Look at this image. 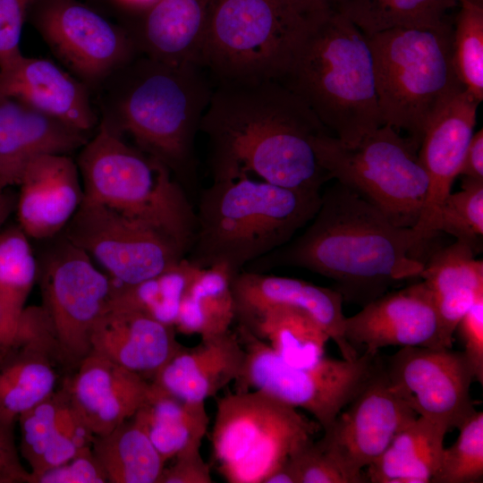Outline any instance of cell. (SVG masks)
<instances>
[{"instance_id":"ba28073f","label":"cell","mask_w":483,"mask_h":483,"mask_svg":"<svg viewBox=\"0 0 483 483\" xmlns=\"http://www.w3.org/2000/svg\"><path fill=\"white\" fill-rule=\"evenodd\" d=\"M318 20L293 0H211L199 64L216 83L278 80Z\"/></svg>"},{"instance_id":"e575fe53","label":"cell","mask_w":483,"mask_h":483,"mask_svg":"<svg viewBox=\"0 0 483 483\" xmlns=\"http://www.w3.org/2000/svg\"><path fill=\"white\" fill-rule=\"evenodd\" d=\"M459 0H345L337 12L365 35L391 29H432L449 21L448 10Z\"/></svg>"},{"instance_id":"8fae6325","label":"cell","mask_w":483,"mask_h":483,"mask_svg":"<svg viewBox=\"0 0 483 483\" xmlns=\"http://www.w3.org/2000/svg\"><path fill=\"white\" fill-rule=\"evenodd\" d=\"M236 334L245 352L235 380L236 391L258 390L309 412L323 431L364 387L380 366L378 353L364 351L355 360L323 357L309 368L284 361L265 342L238 324Z\"/></svg>"},{"instance_id":"7bdbcfd3","label":"cell","mask_w":483,"mask_h":483,"mask_svg":"<svg viewBox=\"0 0 483 483\" xmlns=\"http://www.w3.org/2000/svg\"><path fill=\"white\" fill-rule=\"evenodd\" d=\"M106 474L99 461L88 448L65 463L32 476L30 483H106Z\"/></svg>"},{"instance_id":"2e32d148","label":"cell","mask_w":483,"mask_h":483,"mask_svg":"<svg viewBox=\"0 0 483 483\" xmlns=\"http://www.w3.org/2000/svg\"><path fill=\"white\" fill-rule=\"evenodd\" d=\"M384 368L414 412L442 424L448 432L459 428L477 411L470 394L475 377L462 351L401 347L384 362Z\"/></svg>"},{"instance_id":"f907efd6","label":"cell","mask_w":483,"mask_h":483,"mask_svg":"<svg viewBox=\"0 0 483 483\" xmlns=\"http://www.w3.org/2000/svg\"><path fill=\"white\" fill-rule=\"evenodd\" d=\"M17 193L5 188L0 192V231L10 216L15 212Z\"/></svg>"},{"instance_id":"7a4b0ae2","label":"cell","mask_w":483,"mask_h":483,"mask_svg":"<svg viewBox=\"0 0 483 483\" xmlns=\"http://www.w3.org/2000/svg\"><path fill=\"white\" fill-rule=\"evenodd\" d=\"M412 228L391 223L377 208L335 182L303 232L244 270L308 269L334 281L343 301L364 306L402 281L419 276L424 262Z\"/></svg>"},{"instance_id":"74e56055","label":"cell","mask_w":483,"mask_h":483,"mask_svg":"<svg viewBox=\"0 0 483 483\" xmlns=\"http://www.w3.org/2000/svg\"><path fill=\"white\" fill-rule=\"evenodd\" d=\"M29 239L19 225L0 231V297L19 312L38 280V264Z\"/></svg>"},{"instance_id":"d590c367","label":"cell","mask_w":483,"mask_h":483,"mask_svg":"<svg viewBox=\"0 0 483 483\" xmlns=\"http://www.w3.org/2000/svg\"><path fill=\"white\" fill-rule=\"evenodd\" d=\"M200 267L186 257L158 275L131 286L115 285L111 302L174 326L181 301Z\"/></svg>"},{"instance_id":"30bf717a","label":"cell","mask_w":483,"mask_h":483,"mask_svg":"<svg viewBox=\"0 0 483 483\" xmlns=\"http://www.w3.org/2000/svg\"><path fill=\"white\" fill-rule=\"evenodd\" d=\"M319 429L316 420L261 391L229 393L216 399L210 436L216 469L229 483H263Z\"/></svg>"},{"instance_id":"4316f807","label":"cell","mask_w":483,"mask_h":483,"mask_svg":"<svg viewBox=\"0 0 483 483\" xmlns=\"http://www.w3.org/2000/svg\"><path fill=\"white\" fill-rule=\"evenodd\" d=\"M17 422L21 433L19 450L30 468L31 477L91 448L95 438L62 387L22 413Z\"/></svg>"},{"instance_id":"8d00e7d4","label":"cell","mask_w":483,"mask_h":483,"mask_svg":"<svg viewBox=\"0 0 483 483\" xmlns=\"http://www.w3.org/2000/svg\"><path fill=\"white\" fill-rule=\"evenodd\" d=\"M453 26V61L456 74L479 103L483 99V0H459Z\"/></svg>"},{"instance_id":"52a82bcc","label":"cell","mask_w":483,"mask_h":483,"mask_svg":"<svg viewBox=\"0 0 483 483\" xmlns=\"http://www.w3.org/2000/svg\"><path fill=\"white\" fill-rule=\"evenodd\" d=\"M384 124L420 144L441 108L464 89L453 61V25L366 35Z\"/></svg>"},{"instance_id":"ffe728a7","label":"cell","mask_w":483,"mask_h":483,"mask_svg":"<svg viewBox=\"0 0 483 483\" xmlns=\"http://www.w3.org/2000/svg\"><path fill=\"white\" fill-rule=\"evenodd\" d=\"M61 387L96 436L131 419L148 398L151 381L90 352L63 378Z\"/></svg>"},{"instance_id":"f1b7e54d","label":"cell","mask_w":483,"mask_h":483,"mask_svg":"<svg viewBox=\"0 0 483 483\" xmlns=\"http://www.w3.org/2000/svg\"><path fill=\"white\" fill-rule=\"evenodd\" d=\"M59 366L51 345L37 341L0 352V420L15 425L20 416L50 396Z\"/></svg>"},{"instance_id":"f6af8a7d","label":"cell","mask_w":483,"mask_h":483,"mask_svg":"<svg viewBox=\"0 0 483 483\" xmlns=\"http://www.w3.org/2000/svg\"><path fill=\"white\" fill-rule=\"evenodd\" d=\"M455 332L471 367L475 380L483 385V298L478 300L460 320Z\"/></svg>"},{"instance_id":"c3c4849f","label":"cell","mask_w":483,"mask_h":483,"mask_svg":"<svg viewBox=\"0 0 483 483\" xmlns=\"http://www.w3.org/2000/svg\"><path fill=\"white\" fill-rule=\"evenodd\" d=\"M459 175L483 180V130L473 134L466 149Z\"/></svg>"},{"instance_id":"277c9868","label":"cell","mask_w":483,"mask_h":483,"mask_svg":"<svg viewBox=\"0 0 483 483\" xmlns=\"http://www.w3.org/2000/svg\"><path fill=\"white\" fill-rule=\"evenodd\" d=\"M321 192L290 189L252 176L213 180L199 196L186 258L235 275L290 242L318 211Z\"/></svg>"},{"instance_id":"9a60e30c","label":"cell","mask_w":483,"mask_h":483,"mask_svg":"<svg viewBox=\"0 0 483 483\" xmlns=\"http://www.w3.org/2000/svg\"><path fill=\"white\" fill-rule=\"evenodd\" d=\"M417 417L390 382L382 360L318 442L352 483L367 482L363 469Z\"/></svg>"},{"instance_id":"f35d334b","label":"cell","mask_w":483,"mask_h":483,"mask_svg":"<svg viewBox=\"0 0 483 483\" xmlns=\"http://www.w3.org/2000/svg\"><path fill=\"white\" fill-rule=\"evenodd\" d=\"M437 231L479 251L483 236V180L463 177L462 189L450 192L441 206Z\"/></svg>"},{"instance_id":"8992f818","label":"cell","mask_w":483,"mask_h":483,"mask_svg":"<svg viewBox=\"0 0 483 483\" xmlns=\"http://www.w3.org/2000/svg\"><path fill=\"white\" fill-rule=\"evenodd\" d=\"M76 163L83 200L148 225L187 255L196 231L195 208L167 166L128 144L102 122L80 148Z\"/></svg>"},{"instance_id":"3957f363","label":"cell","mask_w":483,"mask_h":483,"mask_svg":"<svg viewBox=\"0 0 483 483\" xmlns=\"http://www.w3.org/2000/svg\"><path fill=\"white\" fill-rule=\"evenodd\" d=\"M206 72L138 54L91 91L99 122L130 136L183 188L196 178L195 137L214 89Z\"/></svg>"},{"instance_id":"5b68a950","label":"cell","mask_w":483,"mask_h":483,"mask_svg":"<svg viewBox=\"0 0 483 483\" xmlns=\"http://www.w3.org/2000/svg\"><path fill=\"white\" fill-rule=\"evenodd\" d=\"M278 81L344 143L384 125L366 35L339 12L310 26Z\"/></svg>"},{"instance_id":"9c48e42d","label":"cell","mask_w":483,"mask_h":483,"mask_svg":"<svg viewBox=\"0 0 483 483\" xmlns=\"http://www.w3.org/2000/svg\"><path fill=\"white\" fill-rule=\"evenodd\" d=\"M312 145L331 179L373 205L394 225L412 228L417 224L428 178L416 140L384 124L354 144L324 132Z\"/></svg>"},{"instance_id":"816d5d0a","label":"cell","mask_w":483,"mask_h":483,"mask_svg":"<svg viewBox=\"0 0 483 483\" xmlns=\"http://www.w3.org/2000/svg\"><path fill=\"white\" fill-rule=\"evenodd\" d=\"M109 1L124 8L137 9V8H141L149 4L154 0H109Z\"/></svg>"},{"instance_id":"5bb4252c","label":"cell","mask_w":483,"mask_h":483,"mask_svg":"<svg viewBox=\"0 0 483 483\" xmlns=\"http://www.w3.org/2000/svg\"><path fill=\"white\" fill-rule=\"evenodd\" d=\"M27 20L90 91L138 55L121 25L78 0H35Z\"/></svg>"},{"instance_id":"836d02e7","label":"cell","mask_w":483,"mask_h":483,"mask_svg":"<svg viewBox=\"0 0 483 483\" xmlns=\"http://www.w3.org/2000/svg\"><path fill=\"white\" fill-rule=\"evenodd\" d=\"M92 450L111 483H158L166 463L132 417L96 436Z\"/></svg>"},{"instance_id":"d6a6232c","label":"cell","mask_w":483,"mask_h":483,"mask_svg":"<svg viewBox=\"0 0 483 483\" xmlns=\"http://www.w3.org/2000/svg\"><path fill=\"white\" fill-rule=\"evenodd\" d=\"M234 275L222 265L200 268L181 301L176 331L209 337L230 330L235 320L232 290Z\"/></svg>"},{"instance_id":"bcb514c9","label":"cell","mask_w":483,"mask_h":483,"mask_svg":"<svg viewBox=\"0 0 483 483\" xmlns=\"http://www.w3.org/2000/svg\"><path fill=\"white\" fill-rule=\"evenodd\" d=\"M170 467H165L158 483H212L210 466L203 459L200 447L175 456Z\"/></svg>"},{"instance_id":"d4e9b609","label":"cell","mask_w":483,"mask_h":483,"mask_svg":"<svg viewBox=\"0 0 483 483\" xmlns=\"http://www.w3.org/2000/svg\"><path fill=\"white\" fill-rule=\"evenodd\" d=\"M89 133L0 94V179L17 185L27 164L45 154L70 155Z\"/></svg>"},{"instance_id":"7402d4cb","label":"cell","mask_w":483,"mask_h":483,"mask_svg":"<svg viewBox=\"0 0 483 483\" xmlns=\"http://www.w3.org/2000/svg\"><path fill=\"white\" fill-rule=\"evenodd\" d=\"M235 319L241 321L273 306H290L309 313L338 347L343 359L359 354L346 340L343 299L335 289L288 276L242 270L232 282Z\"/></svg>"},{"instance_id":"cb8c5ba5","label":"cell","mask_w":483,"mask_h":483,"mask_svg":"<svg viewBox=\"0 0 483 483\" xmlns=\"http://www.w3.org/2000/svg\"><path fill=\"white\" fill-rule=\"evenodd\" d=\"M90 342L91 352L148 381L182 347L174 326L112 302L95 325Z\"/></svg>"},{"instance_id":"603a6c76","label":"cell","mask_w":483,"mask_h":483,"mask_svg":"<svg viewBox=\"0 0 483 483\" xmlns=\"http://www.w3.org/2000/svg\"><path fill=\"white\" fill-rule=\"evenodd\" d=\"M0 94L88 133L99 123L89 88L48 59L21 54L0 66Z\"/></svg>"},{"instance_id":"b9f144b4","label":"cell","mask_w":483,"mask_h":483,"mask_svg":"<svg viewBox=\"0 0 483 483\" xmlns=\"http://www.w3.org/2000/svg\"><path fill=\"white\" fill-rule=\"evenodd\" d=\"M289 460L297 483H352L316 439L298 449Z\"/></svg>"},{"instance_id":"7c38bea8","label":"cell","mask_w":483,"mask_h":483,"mask_svg":"<svg viewBox=\"0 0 483 483\" xmlns=\"http://www.w3.org/2000/svg\"><path fill=\"white\" fill-rule=\"evenodd\" d=\"M38 279L55 360L72 373L91 352L94 326L116 284L64 235L38 263Z\"/></svg>"},{"instance_id":"484cf974","label":"cell","mask_w":483,"mask_h":483,"mask_svg":"<svg viewBox=\"0 0 483 483\" xmlns=\"http://www.w3.org/2000/svg\"><path fill=\"white\" fill-rule=\"evenodd\" d=\"M245 352L236 332L200 337L182 347L151 381L165 392L189 402H206L239 377Z\"/></svg>"},{"instance_id":"f546056e","label":"cell","mask_w":483,"mask_h":483,"mask_svg":"<svg viewBox=\"0 0 483 483\" xmlns=\"http://www.w3.org/2000/svg\"><path fill=\"white\" fill-rule=\"evenodd\" d=\"M447 428L418 416L367 467V482L430 483L438 470Z\"/></svg>"},{"instance_id":"e0dca14e","label":"cell","mask_w":483,"mask_h":483,"mask_svg":"<svg viewBox=\"0 0 483 483\" xmlns=\"http://www.w3.org/2000/svg\"><path fill=\"white\" fill-rule=\"evenodd\" d=\"M343 331L352 347L365 346L371 353L388 346L446 348L433 294L423 280L386 292L345 317Z\"/></svg>"},{"instance_id":"44dd1931","label":"cell","mask_w":483,"mask_h":483,"mask_svg":"<svg viewBox=\"0 0 483 483\" xmlns=\"http://www.w3.org/2000/svg\"><path fill=\"white\" fill-rule=\"evenodd\" d=\"M17 185L18 225L36 240L51 239L63 232L84 199L80 171L70 155L34 157Z\"/></svg>"},{"instance_id":"ac0fdd59","label":"cell","mask_w":483,"mask_h":483,"mask_svg":"<svg viewBox=\"0 0 483 483\" xmlns=\"http://www.w3.org/2000/svg\"><path fill=\"white\" fill-rule=\"evenodd\" d=\"M479 104L463 89L433 117L422 136L418 154L428 178V189L419 218L412 227L422 247L438 233L439 211L459 175L474 134Z\"/></svg>"},{"instance_id":"4fadbf2b","label":"cell","mask_w":483,"mask_h":483,"mask_svg":"<svg viewBox=\"0 0 483 483\" xmlns=\"http://www.w3.org/2000/svg\"><path fill=\"white\" fill-rule=\"evenodd\" d=\"M63 231L119 285L137 284L186 257L173 240L148 225L86 200Z\"/></svg>"},{"instance_id":"1f68e13d","label":"cell","mask_w":483,"mask_h":483,"mask_svg":"<svg viewBox=\"0 0 483 483\" xmlns=\"http://www.w3.org/2000/svg\"><path fill=\"white\" fill-rule=\"evenodd\" d=\"M265 342L284 361L309 368L325 357L330 339L322 326L306 311L290 306H273L241 321Z\"/></svg>"},{"instance_id":"681fc988","label":"cell","mask_w":483,"mask_h":483,"mask_svg":"<svg viewBox=\"0 0 483 483\" xmlns=\"http://www.w3.org/2000/svg\"><path fill=\"white\" fill-rule=\"evenodd\" d=\"M298 7L312 19L323 18L338 8L345 0H293Z\"/></svg>"},{"instance_id":"ab89813d","label":"cell","mask_w":483,"mask_h":483,"mask_svg":"<svg viewBox=\"0 0 483 483\" xmlns=\"http://www.w3.org/2000/svg\"><path fill=\"white\" fill-rule=\"evenodd\" d=\"M455 442L444 448L430 483H475L483 479V412L476 411L459 428Z\"/></svg>"},{"instance_id":"7dc6e473","label":"cell","mask_w":483,"mask_h":483,"mask_svg":"<svg viewBox=\"0 0 483 483\" xmlns=\"http://www.w3.org/2000/svg\"><path fill=\"white\" fill-rule=\"evenodd\" d=\"M14 427L0 420V483H30L31 473L20 459Z\"/></svg>"},{"instance_id":"4dcf8cb0","label":"cell","mask_w":483,"mask_h":483,"mask_svg":"<svg viewBox=\"0 0 483 483\" xmlns=\"http://www.w3.org/2000/svg\"><path fill=\"white\" fill-rule=\"evenodd\" d=\"M205 403L182 400L151 382L148 398L132 418L166 462L201 447L209 425Z\"/></svg>"},{"instance_id":"60d3db41","label":"cell","mask_w":483,"mask_h":483,"mask_svg":"<svg viewBox=\"0 0 483 483\" xmlns=\"http://www.w3.org/2000/svg\"><path fill=\"white\" fill-rule=\"evenodd\" d=\"M37 341L52 346L41 307H26L19 312L0 297V352Z\"/></svg>"},{"instance_id":"6da1fadb","label":"cell","mask_w":483,"mask_h":483,"mask_svg":"<svg viewBox=\"0 0 483 483\" xmlns=\"http://www.w3.org/2000/svg\"><path fill=\"white\" fill-rule=\"evenodd\" d=\"M199 131L208 140L213 180L246 174L318 192L331 180L312 145L330 131L276 80L216 83Z\"/></svg>"},{"instance_id":"83f0119b","label":"cell","mask_w":483,"mask_h":483,"mask_svg":"<svg viewBox=\"0 0 483 483\" xmlns=\"http://www.w3.org/2000/svg\"><path fill=\"white\" fill-rule=\"evenodd\" d=\"M419 276L433 294L445 344L452 348L460 320L483 298V262L469 245L456 241L436 250Z\"/></svg>"},{"instance_id":"d6986e66","label":"cell","mask_w":483,"mask_h":483,"mask_svg":"<svg viewBox=\"0 0 483 483\" xmlns=\"http://www.w3.org/2000/svg\"><path fill=\"white\" fill-rule=\"evenodd\" d=\"M108 2L138 54L168 64L200 66L211 0H154L137 9Z\"/></svg>"},{"instance_id":"f5cc1de1","label":"cell","mask_w":483,"mask_h":483,"mask_svg":"<svg viewBox=\"0 0 483 483\" xmlns=\"http://www.w3.org/2000/svg\"><path fill=\"white\" fill-rule=\"evenodd\" d=\"M10 187L7 182L0 179V192L3 191L5 188Z\"/></svg>"},{"instance_id":"ee69618b","label":"cell","mask_w":483,"mask_h":483,"mask_svg":"<svg viewBox=\"0 0 483 483\" xmlns=\"http://www.w3.org/2000/svg\"><path fill=\"white\" fill-rule=\"evenodd\" d=\"M35 0H0V66L21 55L22 27Z\"/></svg>"}]
</instances>
